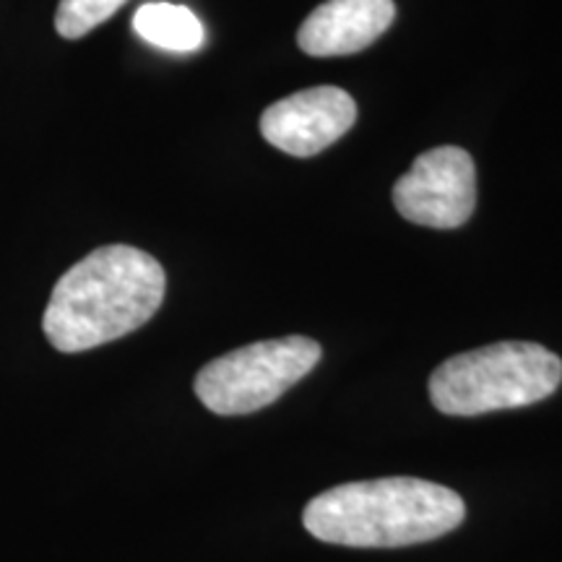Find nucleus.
Listing matches in <instances>:
<instances>
[{
    "label": "nucleus",
    "mask_w": 562,
    "mask_h": 562,
    "mask_svg": "<svg viewBox=\"0 0 562 562\" xmlns=\"http://www.w3.org/2000/svg\"><path fill=\"white\" fill-rule=\"evenodd\" d=\"M165 290L157 258L131 245H104L58 279L42 328L63 355L89 351L149 323Z\"/></svg>",
    "instance_id": "nucleus-1"
},
{
    "label": "nucleus",
    "mask_w": 562,
    "mask_h": 562,
    "mask_svg": "<svg viewBox=\"0 0 562 562\" xmlns=\"http://www.w3.org/2000/svg\"><path fill=\"white\" fill-rule=\"evenodd\" d=\"M133 30L159 50L195 53L203 45V24L193 11L175 3H146L133 16Z\"/></svg>",
    "instance_id": "nucleus-8"
},
{
    "label": "nucleus",
    "mask_w": 562,
    "mask_h": 562,
    "mask_svg": "<svg viewBox=\"0 0 562 562\" xmlns=\"http://www.w3.org/2000/svg\"><path fill=\"white\" fill-rule=\"evenodd\" d=\"M321 344L307 336L256 341L216 357L195 375V396L220 417H240L277 402L321 362Z\"/></svg>",
    "instance_id": "nucleus-4"
},
{
    "label": "nucleus",
    "mask_w": 562,
    "mask_h": 562,
    "mask_svg": "<svg viewBox=\"0 0 562 562\" xmlns=\"http://www.w3.org/2000/svg\"><path fill=\"white\" fill-rule=\"evenodd\" d=\"M357 121V104L339 87H313L273 102L261 115V133L292 157H313L336 144Z\"/></svg>",
    "instance_id": "nucleus-6"
},
{
    "label": "nucleus",
    "mask_w": 562,
    "mask_h": 562,
    "mask_svg": "<svg viewBox=\"0 0 562 562\" xmlns=\"http://www.w3.org/2000/svg\"><path fill=\"white\" fill-rule=\"evenodd\" d=\"M393 19V0H326L302 21L297 45L313 58L360 53L389 32Z\"/></svg>",
    "instance_id": "nucleus-7"
},
{
    "label": "nucleus",
    "mask_w": 562,
    "mask_h": 562,
    "mask_svg": "<svg viewBox=\"0 0 562 562\" xmlns=\"http://www.w3.org/2000/svg\"><path fill=\"white\" fill-rule=\"evenodd\" d=\"M128 0H60L55 30L66 40H81L91 30L115 16Z\"/></svg>",
    "instance_id": "nucleus-9"
},
{
    "label": "nucleus",
    "mask_w": 562,
    "mask_h": 562,
    "mask_svg": "<svg viewBox=\"0 0 562 562\" xmlns=\"http://www.w3.org/2000/svg\"><path fill=\"white\" fill-rule=\"evenodd\" d=\"M467 505L451 487L417 480L349 482L307 503L302 524L315 539L341 547H409L432 542L463 524Z\"/></svg>",
    "instance_id": "nucleus-2"
},
{
    "label": "nucleus",
    "mask_w": 562,
    "mask_h": 562,
    "mask_svg": "<svg viewBox=\"0 0 562 562\" xmlns=\"http://www.w3.org/2000/svg\"><path fill=\"white\" fill-rule=\"evenodd\" d=\"M393 206L406 222L432 229H456L476 206V167L461 146H438L419 154L412 170L393 186Z\"/></svg>",
    "instance_id": "nucleus-5"
},
{
    "label": "nucleus",
    "mask_w": 562,
    "mask_h": 562,
    "mask_svg": "<svg viewBox=\"0 0 562 562\" xmlns=\"http://www.w3.org/2000/svg\"><path fill=\"white\" fill-rule=\"evenodd\" d=\"M562 383V360L542 344L501 341L463 351L430 375L432 406L451 417L518 409L552 396Z\"/></svg>",
    "instance_id": "nucleus-3"
}]
</instances>
